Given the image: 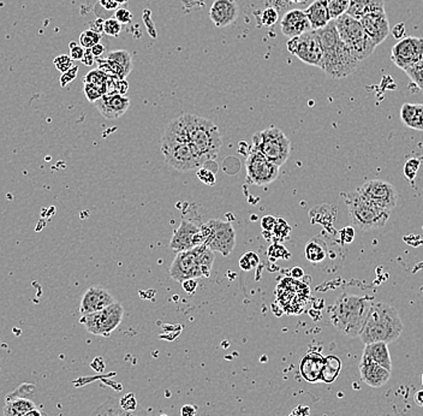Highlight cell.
Returning <instances> with one entry per match:
<instances>
[{"mask_svg": "<svg viewBox=\"0 0 423 416\" xmlns=\"http://www.w3.org/2000/svg\"><path fill=\"white\" fill-rule=\"evenodd\" d=\"M161 153L165 163L181 172L197 170L206 164V160L186 136L183 115L175 118L165 128L161 137Z\"/></svg>", "mask_w": 423, "mask_h": 416, "instance_id": "obj_1", "label": "cell"}, {"mask_svg": "<svg viewBox=\"0 0 423 416\" xmlns=\"http://www.w3.org/2000/svg\"><path fill=\"white\" fill-rule=\"evenodd\" d=\"M317 33L324 53L320 69L332 79H344L353 74L360 61L342 41L335 28V21H331L325 28L317 30Z\"/></svg>", "mask_w": 423, "mask_h": 416, "instance_id": "obj_2", "label": "cell"}, {"mask_svg": "<svg viewBox=\"0 0 423 416\" xmlns=\"http://www.w3.org/2000/svg\"><path fill=\"white\" fill-rule=\"evenodd\" d=\"M403 333V323L397 309L385 302H373L364 320L360 338L364 344L392 343Z\"/></svg>", "mask_w": 423, "mask_h": 416, "instance_id": "obj_3", "label": "cell"}, {"mask_svg": "<svg viewBox=\"0 0 423 416\" xmlns=\"http://www.w3.org/2000/svg\"><path fill=\"white\" fill-rule=\"evenodd\" d=\"M372 304L368 296L342 294L328 309L331 324L344 336L358 337Z\"/></svg>", "mask_w": 423, "mask_h": 416, "instance_id": "obj_4", "label": "cell"}, {"mask_svg": "<svg viewBox=\"0 0 423 416\" xmlns=\"http://www.w3.org/2000/svg\"><path fill=\"white\" fill-rule=\"evenodd\" d=\"M183 118L188 139L195 146L206 163L217 159L223 143L218 126L207 118L191 113H183Z\"/></svg>", "mask_w": 423, "mask_h": 416, "instance_id": "obj_5", "label": "cell"}, {"mask_svg": "<svg viewBox=\"0 0 423 416\" xmlns=\"http://www.w3.org/2000/svg\"><path fill=\"white\" fill-rule=\"evenodd\" d=\"M353 224L362 231L382 229L390 218L391 212L379 208L361 192H349L345 199Z\"/></svg>", "mask_w": 423, "mask_h": 416, "instance_id": "obj_6", "label": "cell"}, {"mask_svg": "<svg viewBox=\"0 0 423 416\" xmlns=\"http://www.w3.org/2000/svg\"><path fill=\"white\" fill-rule=\"evenodd\" d=\"M335 24L342 41L344 42L360 63L372 56L377 46L364 32L358 19L344 14L335 19Z\"/></svg>", "mask_w": 423, "mask_h": 416, "instance_id": "obj_7", "label": "cell"}, {"mask_svg": "<svg viewBox=\"0 0 423 416\" xmlns=\"http://www.w3.org/2000/svg\"><path fill=\"white\" fill-rule=\"evenodd\" d=\"M253 148L265 155L270 163L283 166L290 157L291 142L288 136L277 126H270L265 130L257 131L253 136Z\"/></svg>", "mask_w": 423, "mask_h": 416, "instance_id": "obj_8", "label": "cell"}, {"mask_svg": "<svg viewBox=\"0 0 423 416\" xmlns=\"http://www.w3.org/2000/svg\"><path fill=\"white\" fill-rule=\"evenodd\" d=\"M124 318V308L119 302H115L103 310L82 315L79 323L94 336L110 337L121 325Z\"/></svg>", "mask_w": 423, "mask_h": 416, "instance_id": "obj_9", "label": "cell"}, {"mask_svg": "<svg viewBox=\"0 0 423 416\" xmlns=\"http://www.w3.org/2000/svg\"><path fill=\"white\" fill-rule=\"evenodd\" d=\"M201 234L205 244L212 252H218L228 257L236 246V232L231 223L220 219H212L202 225Z\"/></svg>", "mask_w": 423, "mask_h": 416, "instance_id": "obj_10", "label": "cell"}, {"mask_svg": "<svg viewBox=\"0 0 423 416\" xmlns=\"http://www.w3.org/2000/svg\"><path fill=\"white\" fill-rule=\"evenodd\" d=\"M286 47L288 51L293 56L297 57L299 61L308 66L321 68L324 53L317 30H311L299 37L290 39Z\"/></svg>", "mask_w": 423, "mask_h": 416, "instance_id": "obj_11", "label": "cell"}, {"mask_svg": "<svg viewBox=\"0 0 423 416\" xmlns=\"http://www.w3.org/2000/svg\"><path fill=\"white\" fill-rule=\"evenodd\" d=\"M248 182L264 187L275 182L279 176V166L270 163L259 150H250L246 160Z\"/></svg>", "mask_w": 423, "mask_h": 416, "instance_id": "obj_12", "label": "cell"}, {"mask_svg": "<svg viewBox=\"0 0 423 416\" xmlns=\"http://www.w3.org/2000/svg\"><path fill=\"white\" fill-rule=\"evenodd\" d=\"M357 190L363 197H367L369 201L387 212H392L400 199V192L395 186L382 179L368 181L358 188Z\"/></svg>", "mask_w": 423, "mask_h": 416, "instance_id": "obj_13", "label": "cell"}, {"mask_svg": "<svg viewBox=\"0 0 423 416\" xmlns=\"http://www.w3.org/2000/svg\"><path fill=\"white\" fill-rule=\"evenodd\" d=\"M170 275L178 283L204 277L196 247L186 252H177L170 267Z\"/></svg>", "mask_w": 423, "mask_h": 416, "instance_id": "obj_14", "label": "cell"}, {"mask_svg": "<svg viewBox=\"0 0 423 416\" xmlns=\"http://www.w3.org/2000/svg\"><path fill=\"white\" fill-rule=\"evenodd\" d=\"M391 58L402 70H406L423 58V39L417 37H408L395 43Z\"/></svg>", "mask_w": 423, "mask_h": 416, "instance_id": "obj_15", "label": "cell"}, {"mask_svg": "<svg viewBox=\"0 0 423 416\" xmlns=\"http://www.w3.org/2000/svg\"><path fill=\"white\" fill-rule=\"evenodd\" d=\"M202 244H205V239L201 234L200 228L189 220L183 219L173 232L170 248L177 252H186Z\"/></svg>", "mask_w": 423, "mask_h": 416, "instance_id": "obj_16", "label": "cell"}, {"mask_svg": "<svg viewBox=\"0 0 423 416\" xmlns=\"http://www.w3.org/2000/svg\"><path fill=\"white\" fill-rule=\"evenodd\" d=\"M358 21L375 46L385 41L387 37L390 35V22L387 19L385 9L377 10V11L363 14Z\"/></svg>", "mask_w": 423, "mask_h": 416, "instance_id": "obj_17", "label": "cell"}, {"mask_svg": "<svg viewBox=\"0 0 423 416\" xmlns=\"http://www.w3.org/2000/svg\"><path fill=\"white\" fill-rule=\"evenodd\" d=\"M98 63L99 70L119 80H126V76L132 70V58L130 53L124 50L108 52L104 59L99 58Z\"/></svg>", "mask_w": 423, "mask_h": 416, "instance_id": "obj_18", "label": "cell"}, {"mask_svg": "<svg viewBox=\"0 0 423 416\" xmlns=\"http://www.w3.org/2000/svg\"><path fill=\"white\" fill-rule=\"evenodd\" d=\"M94 105L104 118L113 121L121 117L129 110L130 99L123 94L108 93L97 100Z\"/></svg>", "mask_w": 423, "mask_h": 416, "instance_id": "obj_19", "label": "cell"}, {"mask_svg": "<svg viewBox=\"0 0 423 416\" xmlns=\"http://www.w3.org/2000/svg\"><path fill=\"white\" fill-rule=\"evenodd\" d=\"M115 302L116 299H113V296L108 291L100 286H90L84 291L82 296L79 304V313L81 315L95 313L99 310H103Z\"/></svg>", "mask_w": 423, "mask_h": 416, "instance_id": "obj_20", "label": "cell"}, {"mask_svg": "<svg viewBox=\"0 0 423 416\" xmlns=\"http://www.w3.org/2000/svg\"><path fill=\"white\" fill-rule=\"evenodd\" d=\"M239 14L236 0H214L210 6V17L217 28H225L236 22Z\"/></svg>", "mask_w": 423, "mask_h": 416, "instance_id": "obj_21", "label": "cell"}, {"mask_svg": "<svg viewBox=\"0 0 423 416\" xmlns=\"http://www.w3.org/2000/svg\"><path fill=\"white\" fill-rule=\"evenodd\" d=\"M280 29H282V33L290 39L299 37L302 34L313 30L306 12L303 10L298 9L290 10L284 14L282 23H280Z\"/></svg>", "mask_w": 423, "mask_h": 416, "instance_id": "obj_22", "label": "cell"}, {"mask_svg": "<svg viewBox=\"0 0 423 416\" xmlns=\"http://www.w3.org/2000/svg\"><path fill=\"white\" fill-rule=\"evenodd\" d=\"M358 370L363 383L367 384L368 386L372 388H382L384 385H386L391 378V370L364 357L361 359Z\"/></svg>", "mask_w": 423, "mask_h": 416, "instance_id": "obj_23", "label": "cell"}, {"mask_svg": "<svg viewBox=\"0 0 423 416\" xmlns=\"http://www.w3.org/2000/svg\"><path fill=\"white\" fill-rule=\"evenodd\" d=\"M107 86H108V75H106L104 71L99 69L89 71L83 77L84 95L88 99L89 103H94L107 94Z\"/></svg>", "mask_w": 423, "mask_h": 416, "instance_id": "obj_24", "label": "cell"}, {"mask_svg": "<svg viewBox=\"0 0 423 416\" xmlns=\"http://www.w3.org/2000/svg\"><path fill=\"white\" fill-rule=\"evenodd\" d=\"M325 357L320 353H308L299 361V373L308 383H317L321 380V372L324 367Z\"/></svg>", "mask_w": 423, "mask_h": 416, "instance_id": "obj_25", "label": "cell"}, {"mask_svg": "<svg viewBox=\"0 0 423 416\" xmlns=\"http://www.w3.org/2000/svg\"><path fill=\"white\" fill-rule=\"evenodd\" d=\"M362 357L382 366L386 370H392V360H391L388 344L385 341H377V343L366 344Z\"/></svg>", "mask_w": 423, "mask_h": 416, "instance_id": "obj_26", "label": "cell"}, {"mask_svg": "<svg viewBox=\"0 0 423 416\" xmlns=\"http://www.w3.org/2000/svg\"><path fill=\"white\" fill-rule=\"evenodd\" d=\"M309 23L312 26L313 30L325 28L327 24L330 23L331 16L325 0H315L313 1L311 6H308L307 10H304Z\"/></svg>", "mask_w": 423, "mask_h": 416, "instance_id": "obj_27", "label": "cell"}, {"mask_svg": "<svg viewBox=\"0 0 423 416\" xmlns=\"http://www.w3.org/2000/svg\"><path fill=\"white\" fill-rule=\"evenodd\" d=\"M90 416H149L142 408H137L134 412L124 410L119 406V401L115 398H108L107 401L94 409Z\"/></svg>", "mask_w": 423, "mask_h": 416, "instance_id": "obj_28", "label": "cell"}, {"mask_svg": "<svg viewBox=\"0 0 423 416\" xmlns=\"http://www.w3.org/2000/svg\"><path fill=\"white\" fill-rule=\"evenodd\" d=\"M385 9L384 0H350V6L346 14L353 19H360L363 14Z\"/></svg>", "mask_w": 423, "mask_h": 416, "instance_id": "obj_29", "label": "cell"}, {"mask_svg": "<svg viewBox=\"0 0 423 416\" xmlns=\"http://www.w3.org/2000/svg\"><path fill=\"white\" fill-rule=\"evenodd\" d=\"M400 119L408 128H411L414 130L423 131L420 103H404L400 108Z\"/></svg>", "mask_w": 423, "mask_h": 416, "instance_id": "obj_30", "label": "cell"}, {"mask_svg": "<svg viewBox=\"0 0 423 416\" xmlns=\"http://www.w3.org/2000/svg\"><path fill=\"white\" fill-rule=\"evenodd\" d=\"M37 408L33 401L24 397H8L5 401L4 416H23Z\"/></svg>", "mask_w": 423, "mask_h": 416, "instance_id": "obj_31", "label": "cell"}, {"mask_svg": "<svg viewBox=\"0 0 423 416\" xmlns=\"http://www.w3.org/2000/svg\"><path fill=\"white\" fill-rule=\"evenodd\" d=\"M342 370V360L338 356L330 355L325 357L322 372H321V382L331 384L338 378Z\"/></svg>", "mask_w": 423, "mask_h": 416, "instance_id": "obj_32", "label": "cell"}, {"mask_svg": "<svg viewBox=\"0 0 423 416\" xmlns=\"http://www.w3.org/2000/svg\"><path fill=\"white\" fill-rule=\"evenodd\" d=\"M327 257L326 246L320 239H312L306 246V257L308 261L319 264L324 261Z\"/></svg>", "mask_w": 423, "mask_h": 416, "instance_id": "obj_33", "label": "cell"}, {"mask_svg": "<svg viewBox=\"0 0 423 416\" xmlns=\"http://www.w3.org/2000/svg\"><path fill=\"white\" fill-rule=\"evenodd\" d=\"M325 1L332 21L338 19L342 14H346L349 9L350 0H325Z\"/></svg>", "mask_w": 423, "mask_h": 416, "instance_id": "obj_34", "label": "cell"}, {"mask_svg": "<svg viewBox=\"0 0 423 416\" xmlns=\"http://www.w3.org/2000/svg\"><path fill=\"white\" fill-rule=\"evenodd\" d=\"M100 41H101V34L97 33L92 29H87L79 35V45L83 47L84 50H90L92 47L100 43Z\"/></svg>", "mask_w": 423, "mask_h": 416, "instance_id": "obj_35", "label": "cell"}, {"mask_svg": "<svg viewBox=\"0 0 423 416\" xmlns=\"http://www.w3.org/2000/svg\"><path fill=\"white\" fill-rule=\"evenodd\" d=\"M405 74L409 76L410 80L413 81L420 89L423 90V58L414 66L408 68L405 70Z\"/></svg>", "mask_w": 423, "mask_h": 416, "instance_id": "obj_36", "label": "cell"}, {"mask_svg": "<svg viewBox=\"0 0 423 416\" xmlns=\"http://www.w3.org/2000/svg\"><path fill=\"white\" fill-rule=\"evenodd\" d=\"M278 19H279L278 11L275 8L270 6L261 12L260 16H259V24H261L262 27H266V28H270L277 23Z\"/></svg>", "mask_w": 423, "mask_h": 416, "instance_id": "obj_37", "label": "cell"}, {"mask_svg": "<svg viewBox=\"0 0 423 416\" xmlns=\"http://www.w3.org/2000/svg\"><path fill=\"white\" fill-rule=\"evenodd\" d=\"M260 264V257L254 252H248L239 259V267L243 271H250Z\"/></svg>", "mask_w": 423, "mask_h": 416, "instance_id": "obj_38", "label": "cell"}, {"mask_svg": "<svg viewBox=\"0 0 423 416\" xmlns=\"http://www.w3.org/2000/svg\"><path fill=\"white\" fill-rule=\"evenodd\" d=\"M270 234L275 235L278 239H288V235L291 234V228L283 218H277L275 228Z\"/></svg>", "mask_w": 423, "mask_h": 416, "instance_id": "obj_39", "label": "cell"}, {"mask_svg": "<svg viewBox=\"0 0 423 416\" xmlns=\"http://www.w3.org/2000/svg\"><path fill=\"white\" fill-rule=\"evenodd\" d=\"M121 32V24L115 17L104 21V33L108 37H118Z\"/></svg>", "mask_w": 423, "mask_h": 416, "instance_id": "obj_40", "label": "cell"}, {"mask_svg": "<svg viewBox=\"0 0 423 416\" xmlns=\"http://www.w3.org/2000/svg\"><path fill=\"white\" fill-rule=\"evenodd\" d=\"M53 64L56 66L57 70H59L64 74V72H66V71L74 66V61L68 55H61V56H57L55 58Z\"/></svg>", "mask_w": 423, "mask_h": 416, "instance_id": "obj_41", "label": "cell"}, {"mask_svg": "<svg viewBox=\"0 0 423 416\" xmlns=\"http://www.w3.org/2000/svg\"><path fill=\"white\" fill-rule=\"evenodd\" d=\"M420 166H421V160L409 159L404 165L405 177L409 181H413L416 177V175L419 172Z\"/></svg>", "mask_w": 423, "mask_h": 416, "instance_id": "obj_42", "label": "cell"}, {"mask_svg": "<svg viewBox=\"0 0 423 416\" xmlns=\"http://www.w3.org/2000/svg\"><path fill=\"white\" fill-rule=\"evenodd\" d=\"M119 406H121L124 410H128V412H134V410H136V409L139 408V404H137V401H136L135 395H134V393H128L124 397H121V399H119Z\"/></svg>", "mask_w": 423, "mask_h": 416, "instance_id": "obj_43", "label": "cell"}, {"mask_svg": "<svg viewBox=\"0 0 423 416\" xmlns=\"http://www.w3.org/2000/svg\"><path fill=\"white\" fill-rule=\"evenodd\" d=\"M197 177L201 182L205 183L207 186L215 184V175L210 170L206 168H197Z\"/></svg>", "mask_w": 423, "mask_h": 416, "instance_id": "obj_44", "label": "cell"}, {"mask_svg": "<svg viewBox=\"0 0 423 416\" xmlns=\"http://www.w3.org/2000/svg\"><path fill=\"white\" fill-rule=\"evenodd\" d=\"M115 19L123 26V24L131 23L132 21V14H131L130 10L126 9V8H118L115 12Z\"/></svg>", "mask_w": 423, "mask_h": 416, "instance_id": "obj_45", "label": "cell"}, {"mask_svg": "<svg viewBox=\"0 0 423 416\" xmlns=\"http://www.w3.org/2000/svg\"><path fill=\"white\" fill-rule=\"evenodd\" d=\"M69 47H70L71 59H72V61H82V58H83L84 56V52H86L83 47L75 41H71Z\"/></svg>", "mask_w": 423, "mask_h": 416, "instance_id": "obj_46", "label": "cell"}, {"mask_svg": "<svg viewBox=\"0 0 423 416\" xmlns=\"http://www.w3.org/2000/svg\"><path fill=\"white\" fill-rule=\"evenodd\" d=\"M77 72H79V66H72L71 69L64 72L61 77V87H66V84L71 83L76 79Z\"/></svg>", "mask_w": 423, "mask_h": 416, "instance_id": "obj_47", "label": "cell"}, {"mask_svg": "<svg viewBox=\"0 0 423 416\" xmlns=\"http://www.w3.org/2000/svg\"><path fill=\"white\" fill-rule=\"evenodd\" d=\"M275 221H277V218L273 217V215H265V217L261 219V226H262L264 231L272 232V230L275 228Z\"/></svg>", "mask_w": 423, "mask_h": 416, "instance_id": "obj_48", "label": "cell"}, {"mask_svg": "<svg viewBox=\"0 0 423 416\" xmlns=\"http://www.w3.org/2000/svg\"><path fill=\"white\" fill-rule=\"evenodd\" d=\"M183 290L188 294H194L197 289V279H188L181 283Z\"/></svg>", "mask_w": 423, "mask_h": 416, "instance_id": "obj_49", "label": "cell"}, {"mask_svg": "<svg viewBox=\"0 0 423 416\" xmlns=\"http://www.w3.org/2000/svg\"><path fill=\"white\" fill-rule=\"evenodd\" d=\"M340 236H342V239L344 241L345 244H350L353 239V236H355V231H353V228L348 226V228H345L344 230L340 231Z\"/></svg>", "mask_w": 423, "mask_h": 416, "instance_id": "obj_50", "label": "cell"}, {"mask_svg": "<svg viewBox=\"0 0 423 416\" xmlns=\"http://www.w3.org/2000/svg\"><path fill=\"white\" fill-rule=\"evenodd\" d=\"M99 4L100 6H103L104 9L107 11H116L118 9L119 4L117 3L116 0H99Z\"/></svg>", "mask_w": 423, "mask_h": 416, "instance_id": "obj_51", "label": "cell"}, {"mask_svg": "<svg viewBox=\"0 0 423 416\" xmlns=\"http://www.w3.org/2000/svg\"><path fill=\"white\" fill-rule=\"evenodd\" d=\"M90 52H92V55L95 57V59H99L100 57H103L104 55H105L106 48H105L103 43L100 42V43H98V45H95V46L92 47V48H90Z\"/></svg>", "mask_w": 423, "mask_h": 416, "instance_id": "obj_52", "label": "cell"}, {"mask_svg": "<svg viewBox=\"0 0 423 416\" xmlns=\"http://www.w3.org/2000/svg\"><path fill=\"white\" fill-rule=\"evenodd\" d=\"M95 61H97V59H95V57L92 55L90 50H86L83 58H82V63H83L84 66H93Z\"/></svg>", "mask_w": 423, "mask_h": 416, "instance_id": "obj_53", "label": "cell"}, {"mask_svg": "<svg viewBox=\"0 0 423 416\" xmlns=\"http://www.w3.org/2000/svg\"><path fill=\"white\" fill-rule=\"evenodd\" d=\"M196 413V407L194 406H190V404H186L184 407H181V416H195Z\"/></svg>", "mask_w": 423, "mask_h": 416, "instance_id": "obj_54", "label": "cell"}, {"mask_svg": "<svg viewBox=\"0 0 423 416\" xmlns=\"http://www.w3.org/2000/svg\"><path fill=\"white\" fill-rule=\"evenodd\" d=\"M94 26L92 27V30L97 32V33H104V19H97L94 21Z\"/></svg>", "mask_w": 423, "mask_h": 416, "instance_id": "obj_55", "label": "cell"}, {"mask_svg": "<svg viewBox=\"0 0 423 416\" xmlns=\"http://www.w3.org/2000/svg\"><path fill=\"white\" fill-rule=\"evenodd\" d=\"M414 401L415 403H416V406L423 407V388L422 390H419L417 393H415Z\"/></svg>", "mask_w": 423, "mask_h": 416, "instance_id": "obj_56", "label": "cell"}, {"mask_svg": "<svg viewBox=\"0 0 423 416\" xmlns=\"http://www.w3.org/2000/svg\"><path fill=\"white\" fill-rule=\"evenodd\" d=\"M23 416H42V413L37 408H34L30 412L26 413Z\"/></svg>", "mask_w": 423, "mask_h": 416, "instance_id": "obj_57", "label": "cell"}, {"mask_svg": "<svg viewBox=\"0 0 423 416\" xmlns=\"http://www.w3.org/2000/svg\"><path fill=\"white\" fill-rule=\"evenodd\" d=\"M117 3L119 5L126 4L129 0H116Z\"/></svg>", "mask_w": 423, "mask_h": 416, "instance_id": "obj_58", "label": "cell"}, {"mask_svg": "<svg viewBox=\"0 0 423 416\" xmlns=\"http://www.w3.org/2000/svg\"><path fill=\"white\" fill-rule=\"evenodd\" d=\"M420 112H421V118H422L423 122V103H420Z\"/></svg>", "mask_w": 423, "mask_h": 416, "instance_id": "obj_59", "label": "cell"}, {"mask_svg": "<svg viewBox=\"0 0 423 416\" xmlns=\"http://www.w3.org/2000/svg\"><path fill=\"white\" fill-rule=\"evenodd\" d=\"M291 1H293V3H303V1H304V0H291Z\"/></svg>", "mask_w": 423, "mask_h": 416, "instance_id": "obj_60", "label": "cell"}, {"mask_svg": "<svg viewBox=\"0 0 423 416\" xmlns=\"http://www.w3.org/2000/svg\"><path fill=\"white\" fill-rule=\"evenodd\" d=\"M421 383H422V386H423V373H422V377H421Z\"/></svg>", "mask_w": 423, "mask_h": 416, "instance_id": "obj_61", "label": "cell"}, {"mask_svg": "<svg viewBox=\"0 0 423 416\" xmlns=\"http://www.w3.org/2000/svg\"><path fill=\"white\" fill-rule=\"evenodd\" d=\"M290 416H296V415H295V414H293H293H291V415H290Z\"/></svg>", "mask_w": 423, "mask_h": 416, "instance_id": "obj_62", "label": "cell"}]
</instances>
